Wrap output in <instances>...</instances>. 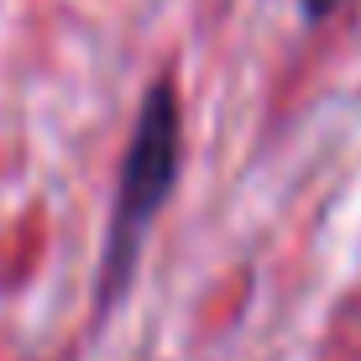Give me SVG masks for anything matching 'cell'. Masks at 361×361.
Returning a JSON list of instances; mask_svg holds the SVG:
<instances>
[{
	"mask_svg": "<svg viewBox=\"0 0 361 361\" xmlns=\"http://www.w3.org/2000/svg\"><path fill=\"white\" fill-rule=\"evenodd\" d=\"M178 152H183V121H178V94L173 84H152L136 116L131 147L121 157L116 178V204H110V231H105V267H99V298H116L131 283L142 241L152 231L157 209L168 204L178 183Z\"/></svg>",
	"mask_w": 361,
	"mask_h": 361,
	"instance_id": "1",
	"label": "cell"
},
{
	"mask_svg": "<svg viewBox=\"0 0 361 361\" xmlns=\"http://www.w3.org/2000/svg\"><path fill=\"white\" fill-rule=\"evenodd\" d=\"M298 6H304V21H325L341 0H298Z\"/></svg>",
	"mask_w": 361,
	"mask_h": 361,
	"instance_id": "2",
	"label": "cell"
}]
</instances>
